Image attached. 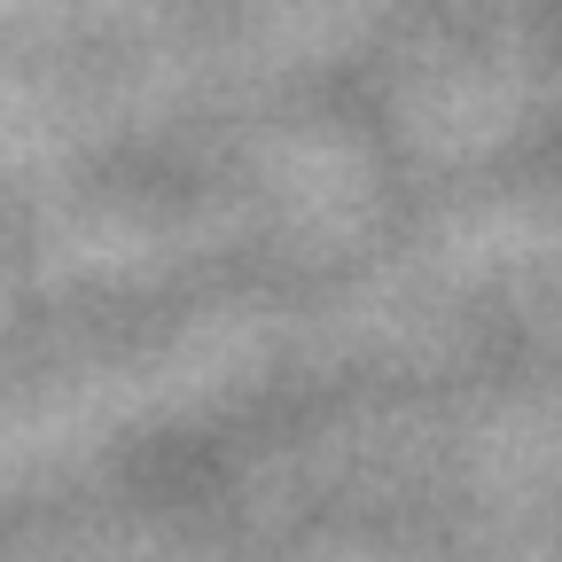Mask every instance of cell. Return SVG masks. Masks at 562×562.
<instances>
[]
</instances>
